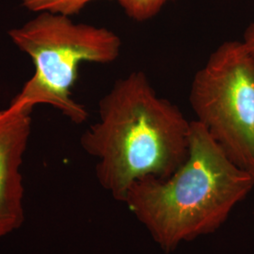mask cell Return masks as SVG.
<instances>
[{
	"label": "cell",
	"mask_w": 254,
	"mask_h": 254,
	"mask_svg": "<svg viewBox=\"0 0 254 254\" xmlns=\"http://www.w3.org/2000/svg\"><path fill=\"white\" fill-rule=\"evenodd\" d=\"M98 114L80 144L97 160L101 187L118 201L125 202L136 182L168 178L189 156L191 121L157 94L142 71L115 82L99 101Z\"/></svg>",
	"instance_id": "1"
},
{
	"label": "cell",
	"mask_w": 254,
	"mask_h": 254,
	"mask_svg": "<svg viewBox=\"0 0 254 254\" xmlns=\"http://www.w3.org/2000/svg\"><path fill=\"white\" fill-rule=\"evenodd\" d=\"M254 188V175L236 166L194 120L185 163L168 178L136 182L124 203L159 248L170 253L215 233Z\"/></svg>",
	"instance_id": "2"
},
{
	"label": "cell",
	"mask_w": 254,
	"mask_h": 254,
	"mask_svg": "<svg viewBox=\"0 0 254 254\" xmlns=\"http://www.w3.org/2000/svg\"><path fill=\"white\" fill-rule=\"evenodd\" d=\"M11 43L27 55L34 73L12 100L32 108L48 105L75 125L88 119L86 108L73 98L82 63L109 64L121 54L123 42L112 30L75 23L70 16L40 12L8 31Z\"/></svg>",
	"instance_id": "3"
},
{
	"label": "cell",
	"mask_w": 254,
	"mask_h": 254,
	"mask_svg": "<svg viewBox=\"0 0 254 254\" xmlns=\"http://www.w3.org/2000/svg\"><path fill=\"white\" fill-rule=\"evenodd\" d=\"M198 122L228 157L254 176V59L242 41H226L191 83Z\"/></svg>",
	"instance_id": "4"
},
{
	"label": "cell",
	"mask_w": 254,
	"mask_h": 254,
	"mask_svg": "<svg viewBox=\"0 0 254 254\" xmlns=\"http://www.w3.org/2000/svg\"><path fill=\"white\" fill-rule=\"evenodd\" d=\"M33 108L11 100L0 110V239L25 222L21 167L32 129Z\"/></svg>",
	"instance_id": "5"
},
{
	"label": "cell",
	"mask_w": 254,
	"mask_h": 254,
	"mask_svg": "<svg viewBox=\"0 0 254 254\" xmlns=\"http://www.w3.org/2000/svg\"><path fill=\"white\" fill-rule=\"evenodd\" d=\"M97 0H20L25 9L32 12H51L67 16L78 14L89 4ZM116 1L119 0H109Z\"/></svg>",
	"instance_id": "6"
},
{
	"label": "cell",
	"mask_w": 254,
	"mask_h": 254,
	"mask_svg": "<svg viewBox=\"0 0 254 254\" xmlns=\"http://www.w3.org/2000/svg\"><path fill=\"white\" fill-rule=\"evenodd\" d=\"M174 0H119V5L127 16L136 22H145L155 17L164 7Z\"/></svg>",
	"instance_id": "7"
},
{
	"label": "cell",
	"mask_w": 254,
	"mask_h": 254,
	"mask_svg": "<svg viewBox=\"0 0 254 254\" xmlns=\"http://www.w3.org/2000/svg\"><path fill=\"white\" fill-rule=\"evenodd\" d=\"M242 42L254 59V21L246 28Z\"/></svg>",
	"instance_id": "8"
}]
</instances>
